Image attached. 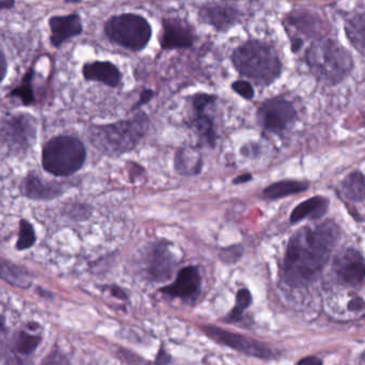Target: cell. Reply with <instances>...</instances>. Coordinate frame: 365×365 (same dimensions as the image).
I'll return each instance as SVG.
<instances>
[{"mask_svg":"<svg viewBox=\"0 0 365 365\" xmlns=\"http://www.w3.org/2000/svg\"><path fill=\"white\" fill-rule=\"evenodd\" d=\"M340 229L334 221L296 232L287 245L283 276L292 287H304L321 274L340 240Z\"/></svg>","mask_w":365,"mask_h":365,"instance_id":"6da1fadb","label":"cell"},{"mask_svg":"<svg viewBox=\"0 0 365 365\" xmlns=\"http://www.w3.org/2000/svg\"><path fill=\"white\" fill-rule=\"evenodd\" d=\"M149 121L145 113L133 119L109 125L96 126L90 130V139L96 149L107 155L117 156L134 150L147 133Z\"/></svg>","mask_w":365,"mask_h":365,"instance_id":"7a4b0ae2","label":"cell"},{"mask_svg":"<svg viewBox=\"0 0 365 365\" xmlns=\"http://www.w3.org/2000/svg\"><path fill=\"white\" fill-rule=\"evenodd\" d=\"M307 62L313 74L328 85L344 81L354 68L351 53L331 38L315 42L307 53Z\"/></svg>","mask_w":365,"mask_h":365,"instance_id":"3957f363","label":"cell"},{"mask_svg":"<svg viewBox=\"0 0 365 365\" xmlns=\"http://www.w3.org/2000/svg\"><path fill=\"white\" fill-rule=\"evenodd\" d=\"M236 70L257 83L269 85L281 74V62L274 49L259 42H248L233 53Z\"/></svg>","mask_w":365,"mask_h":365,"instance_id":"277c9868","label":"cell"},{"mask_svg":"<svg viewBox=\"0 0 365 365\" xmlns=\"http://www.w3.org/2000/svg\"><path fill=\"white\" fill-rule=\"evenodd\" d=\"M85 160V145L73 136L55 137L43 149V167L57 177H68L77 173Z\"/></svg>","mask_w":365,"mask_h":365,"instance_id":"5b68a950","label":"cell"},{"mask_svg":"<svg viewBox=\"0 0 365 365\" xmlns=\"http://www.w3.org/2000/svg\"><path fill=\"white\" fill-rule=\"evenodd\" d=\"M105 31L113 42L132 51L145 48L152 36L150 24L136 14L111 17L105 26Z\"/></svg>","mask_w":365,"mask_h":365,"instance_id":"8992f818","label":"cell"},{"mask_svg":"<svg viewBox=\"0 0 365 365\" xmlns=\"http://www.w3.org/2000/svg\"><path fill=\"white\" fill-rule=\"evenodd\" d=\"M36 123L29 115H16L0 121V153L19 155L36 141Z\"/></svg>","mask_w":365,"mask_h":365,"instance_id":"52a82bcc","label":"cell"},{"mask_svg":"<svg viewBox=\"0 0 365 365\" xmlns=\"http://www.w3.org/2000/svg\"><path fill=\"white\" fill-rule=\"evenodd\" d=\"M202 330L215 342L235 349L245 355L261 358V359H267V358L272 357V351L265 345L253 340V339L247 338L242 334H233V332L214 327V326H204L202 327Z\"/></svg>","mask_w":365,"mask_h":365,"instance_id":"ba28073f","label":"cell"},{"mask_svg":"<svg viewBox=\"0 0 365 365\" xmlns=\"http://www.w3.org/2000/svg\"><path fill=\"white\" fill-rule=\"evenodd\" d=\"M259 123L272 133H281L296 120V110L289 101L272 98L266 101L257 113Z\"/></svg>","mask_w":365,"mask_h":365,"instance_id":"9c48e42d","label":"cell"},{"mask_svg":"<svg viewBox=\"0 0 365 365\" xmlns=\"http://www.w3.org/2000/svg\"><path fill=\"white\" fill-rule=\"evenodd\" d=\"M334 269L343 282L356 287L365 278L364 257L357 249H345L336 257Z\"/></svg>","mask_w":365,"mask_h":365,"instance_id":"30bf717a","label":"cell"},{"mask_svg":"<svg viewBox=\"0 0 365 365\" xmlns=\"http://www.w3.org/2000/svg\"><path fill=\"white\" fill-rule=\"evenodd\" d=\"M51 31V43L55 48H59L70 38L83 32V23L78 14H68L51 17L48 21Z\"/></svg>","mask_w":365,"mask_h":365,"instance_id":"8fae6325","label":"cell"},{"mask_svg":"<svg viewBox=\"0 0 365 365\" xmlns=\"http://www.w3.org/2000/svg\"><path fill=\"white\" fill-rule=\"evenodd\" d=\"M201 277L197 268L192 266L182 268L178 274L177 280L168 287H163L160 292L173 297H191L199 291Z\"/></svg>","mask_w":365,"mask_h":365,"instance_id":"7c38bea8","label":"cell"},{"mask_svg":"<svg viewBox=\"0 0 365 365\" xmlns=\"http://www.w3.org/2000/svg\"><path fill=\"white\" fill-rule=\"evenodd\" d=\"M193 38L190 28L178 19L164 21L162 46L165 49L188 48L192 46Z\"/></svg>","mask_w":365,"mask_h":365,"instance_id":"4fadbf2b","label":"cell"},{"mask_svg":"<svg viewBox=\"0 0 365 365\" xmlns=\"http://www.w3.org/2000/svg\"><path fill=\"white\" fill-rule=\"evenodd\" d=\"M21 193L29 199L51 200L62 192L61 187L55 182H46L36 173H30L21 185Z\"/></svg>","mask_w":365,"mask_h":365,"instance_id":"5bb4252c","label":"cell"},{"mask_svg":"<svg viewBox=\"0 0 365 365\" xmlns=\"http://www.w3.org/2000/svg\"><path fill=\"white\" fill-rule=\"evenodd\" d=\"M83 77L87 81H98L108 87H117L121 81V73L110 62H93L83 68Z\"/></svg>","mask_w":365,"mask_h":365,"instance_id":"9a60e30c","label":"cell"},{"mask_svg":"<svg viewBox=\"0 0 365 365\" xmlns=\"http://www.w3.org/2000/svg\"><path fill=\"white\" fill-rule=\"evenodd\" d=\"M175 257L164 244L158 245L152 250L150 259V272L158 280H164L171 276L175 267Z\"/></svg>","mask_w":365,"mask_h":365,"instance_id":"2e32d148","label":"cell"},{"mask_svg":"<svg viewBox=\"0 0 365 365\" xmlns=\"http://www.w3.org/2000/svg\"><path fill=\"white\" fill-rule=\"evenodd\" d=\"M200 17L202 21L214 26L217 29L225 30L229 26L233 25L237 17V13L231 6L208 4L200 11Z\"/></svg>","mask_w":365,"mask_h":365,"instance_id":"e0dca14e","label":"cell"},{"mask_svg":"<svg viewBox=\"0 0 365 365\" xmlns=\"http://www.w3.org/2000/svg\"><path fill=\"white\" fill-rule=\"evenodd\" d=\"M329 200L322 195L310 197L294 208L291 214V222L297 223L307 218L317 219L325 216L329 210Z\"/></svg>","mask_w":365,"mask_h":365,"instance_id":"ac0fdd59","label":"cell"},{"mask_svg":"<svg viewBox=\"0 0 365 365\" xmlns=\"http://www.w3.org/2000/svg\"><path fill=\"white\" fill-rule=\"evenodd\" d=\"M345 30L351 45L365 56V9L357 11L349 17Z\"/></svg>","mask_w":365,"mask_h":365,"instance_id":"d6986e66","label":"cell"},{"mask_svg":"<svg viewBox=\"0 0 365 365\" xmlns=\"http://www.w3.org/2000/svg\"><path fill=\"white\" fill-rule=\"evenodd\" d=\"M0 279L21 289H27L31 284V279L25 270L2 257H0Z\"/></svg>","mask_w":365,"mask_h":365,"instance_id":"ffe728a7","label":"cell"},{"mask_svg":"<svg viewBox=\"0 0 365 365\" xmlns=\"http://www.w3.org/2000/svg\"><path fill=\"white\" fill-rule=\"evenodd\" d=\"M341 191L346 199L354 202H364L365 200V175L360 171H355L347 175L341 182Z\"/></svg>","mask_w":365,"mask_h":365,"instance_id":"44dd1931","label":"cell"},{"mask_svg":"<svg viewBox=\"0 0 365 365\" xmlns=\"http://www.w3.org/2000/svg\"><path fill=\"white\" fill-rule=\"evenodd\" d=\"M175 166L182 175H197L202 170V158L192 150L181 149L175 156Z\"/></svg>","mask_w":365,"mask_h":365,"instance_id":"7402d4cb","label":"cell"},{"mask_svg":"<svg viewBox=\"0 0 365 365\" xmlns=\"http://www.w3.org/2000/svg\"><path fill=\"white\" fill-rule=\"evenodd\" d=\"M309 188L308 182L299 181H281L264 189V197L267 199H280L287 195H296V193L304 192Z\"/></svg>","mask_w":365,"mask_h":365,"instance_id":"603a6c76","label":"cell"},{"mask_svg":"<svg viewBox=\"0 0 365 365\" xmlns=\"http://www.w3.org/2000/svg\"><path fill=\"white\" fill-rule=\"evenodd\" d=\"M40 334L34 332L21 331L17 334L13 344V351L21 357H29L34 353L38 345H40Z\"/></svg>","mask_w":365,"mask_h":365,"instance_id":"cb8c5ba5","label":"cell"},{"mask_svg":"<svg viewBox=\"0 0 365 365\" xmlns=\"http://www.w3.org/2000/svg\"><path fill=\"white\" fill-rule=\"evenodd\" d=\"M195 115L193 125H195L200 138L210 147H214L215 141H216V133H215L214 122H212V118L206 115L205 110H195Z\"/></svg>","mask_w":365,"mask_h":365,"instance_id":"d4e9b609","label":"cell"},{"mask_svg":"<svg viewBox=\"0 0 365 365\" xmlns=\"http://www.w3.org/2000/svg\"><path fill=\"white\" fill-rule=\"evenodd\" d=\"M34 71H28L24 76L23 81L19 87L15 88L10 96L12 98H19L24 105H30L34 102V89H32V79H34Z\"/></svg>","mask_w":365,"mask_h":365,"instance_id":"484cf974","label":"cell"},{"mask_svg":"<svg viewBox=\"0 0 365 365\" xmlns=\"http://www.w3.org/2000/svg\"><path fill=\"white\" fill-rule=\"evenodd\" d=\"M252 302V295L249 289H242L236 294V306L229 314V319L231 321H238L242 319V312L249 308Z\"/></svg>","mask_w":365,"mask_h":365,"instance_id":"4316f807","label":"cell"},{"mask_svg":"<svg viewBox=\"0 0 365 365\" xmlns=\"http://www.w3.org/2000/svg\"><path fill=\"white\" fill-rule=\"evenodd\" d=\"M36 242V234H34V229L31 223L28 222L27 220H21L19 223V235L17 240V249L19 250H26L34 246Z\"/></svg>","mask_w":365,"mask_h":365,"instance_id":"83f0119b","label":"cell"},{"mask_svg":"<svg viewBox=\"0 0 365 365\" xmlns=\"http://www.w3.org/2000/svg\"><path fill=\"white\" fill-rule=\"evenodd\" d=\"M215 101L216 96L205 93L197 94L192 98L193 110H205L207 106L215 103Z\"/></svg>","mask_w":365,"mask_h":365,"instance_id":"f1b7e54d","label":"cell"},{"mask_svg":"<svg viewBox=\"0 0 365 365\" xmlns=\"http://www.w3.org/2000/svg\"><path fill=\"white\" fill-rule=\"evenodd\" d=\"M232 89H233L236 93L242 96V98H246V100H252L253 96H255V90H253L252 86L247 83V81H235V83L232 85Z\"/></svg>","mask_w":365,"mask_h":365,"instance_id":"f546056e","label":"cell"},{"mask_svg":"<svg viewBox=\"0 0 365 365\" xmlns=\"http://www.w3.org/2000/svg\"><path fill=\"white\" fill-rule=\"evenodd\" d=\"M240 255H242L240 249H237V247H231V248L223 249L220 257L227 263H233L240 259Z\"/></svg>","mask_w":365,"mask_h":365,"instance_id":"4dcf8cb0","label":"cell"},{"mask_svg":"<svg viewBox=\"0 0 365 365\" xmlns=\"http://www.w3.org/2000/svg\"><path fill=\"white\" fill-rule=\"evenodd\" d=\"M365 308V302L362 298L356 297L349 302V309L353 312H359V311L364 310Z\"/></svg>","mask_w":365,"mask_h":365,"instance_id":"1f68e13d","label":"cell"},{"mask_svg":"<svg viewBox=\"0 0 365 365\" xmlns=\"http://www.w3.org/2000/svg\"><path fill=\"white\" fill-rule=\"evenodd\" d=\"M154 92L152 91V90H145V91L141 93L140 100H139V102L135 105L134 108L133 109L139 108V107L143 106V105L147 104V103H149L150 101L152 100Z\"/></svg>","mask_w":365,"mask_h":365,"instance_id":"d6a6232c","label":"cell"},{"mask_svg":"<svg viewBox=\"0 0 365 365\" xmlns=\"http://www.w3.org/2000/svg\"><path fill=\"white\" fill-rule=\"evenodd\" d=\"M6 72H8V62H6V56L0 51V83L4 81L6 77Z\"/></svg>","mask_w":365,"mask_h":365,"instance_id":"836d02e7","label":"cell"},{"mask_svg":"<svg viewBox=\"0 0 365 365\" xmlns=\"http://www.w3.org/2000/svg\"><path fill=\"white\" fill-rule=\"evenodd\" d=\"M297 365H323V362L317 357H307L300 360Z\"/></svg>","mask_w":365,"mask_h":365,"instance_id":"e575fe53","label":"cell"},{"mask_svg":"<svg viewBox=\"0 0 365 365\" xmlns=\"http://www.w3.org/2000/svg\"><path fill=\"white\" fill-rule=\"evenodd\" d=\"M252 180V175H240V177L236 178L235 180L233 181L234 185H240V184H244V182H247L249 181H251Z\"/></svg>","mask_w":365,"mask_h":365,"instance_id":"d590c367","label":"cell"},{"mask_svg":"<svg viewBox=\"0 0 365 365\" xmlns=\"http://www.w3.org/2000/svg\"><path fill=\"white\" fill-rule=\"evenodd\" d=\"M15 6V0H0V10H10Z\"/></svg>","mask_w":365,"mask_h":365,"instance_id":"8d00e7d4","label":"cell"},{"mask_svg":"<svg viewBox=\"0 0 365 365\" xmlns=\"http://www.w3.org/2000/svg\"><path fill=\"white\" fill-rule=\"evenodd\" d=\"M111 293H113V296H115L117 298H120V299H126V294L124 293L123 289H120L118 287H113L111 289Z\"/></svg>","mask_w":365,"mask_h":365,"instance_id":"74e56055","label":"cell"},{"mask_svg":"<svg viewBox=\"0 0 365 365\" xmlns=\"http://www.w3.org/2000/svg\"><path fill=\"white\" fill-rule=\"evenodd\" d=\"M169 357L167 356L166 353H164V351H160V355H158V361L160 364H167V362L169 361Z\"/></svg>","mask_w":365,"mask_h":365,"instance_id":"f35d334b","label":"cell"},{"mask_svg":"<svg viewBox=\"0 0 365 365\" xmlns=\"http://www.w3.org/2000/svg\"><path fill=\"white\" fill-rule=\"evenodd\" d=\"M302 46V40H300V38H295V40H293V43H292V49H293V51H299L300 47Z\"/></svg>","mask_w":365,"mask_h":365,"instance_id":"ab89813d","label":"cell"},{"mask_svg":"<svg viewBox=\"0 0 365 365\" xmlns=\"http://www.w3.org/2000/svg\"><path fill=\"white\" fill-rule=\"evenodd\" d=\"M66 4H78V2L83 1V0H64Z\"/></svg>","mask_w":365,"mask_h":365,"instance_id":"60d3db41","label":"cell"},{"mask_svg":"<svg viewBox=\"0 0 365 365\" xmlns=\"http://www.w3.org/2000/svg\"><path fill=\"white\" fill-rule=\"evenodd\" d=\"M2 325H4V321H2L1 317H0V328L2 327Z\"/></svg>","mask_w":365,"mask_h":365,"instance_id":"b9f144b4","label":"cell"},{"mask_svg":"<svg viewBox=\"0 0 365 365\" xmlns=\"http://www.w3.org/2000/svg\"><path fill=\"white\" fill-rule=\"evenodd\" d=\"M362 359H364V361H365V351H364V355H362Z\"/></svg>","mask_w":365,"mask_h":365,"instance_id":"7bdbcfd3","label":"cell"}]
</instances>
